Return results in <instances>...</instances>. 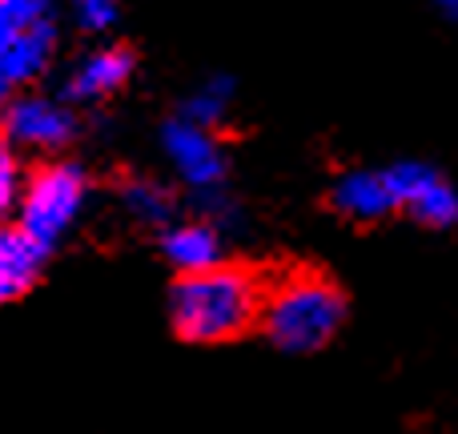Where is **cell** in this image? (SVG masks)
I'll list each match as a JSON object with an SVG mask.
<instances>
[{
	"label": "cell",
	"mask_w": 458,
	"mask_h": 434,
	"mask_svg": "<svg viewBox=\"0 0 458 434\" xmlns=\"http://www.w3.org/2000/svg\"><path fill=\"white\" fill-rule=\"evenodd\" d=\"M161 253L177 274H201V269L222 266V234L214 229V221H185V226L165 229Z\"/></svg>",
	"instance_id": "obj_9"
},
{
	"label": "cell",
	"mask_w": 458,
	"mask_h": 434,
	"mask_svg": "<svg viewBox=\"0 0 458 434\" xmlns=\"http://www.w3.org/2000/svg\"><path fill=\"white\" fill-rule=\"evenodd\" d=\"M21 190H24L21 161H16V153H13V141H8L4 129H0V217H8L21 206Z\"/></svg>",
	"instance_id": "obj_15"
},
{
	"label": "cell",
	"mask_w": 458,
	"mask_h": 434,
	"mask_svg": "<svg viewBox=\"0 0 458 434\" xmlns=\"http://www.w3.org/2000/svg\"><path fill=\"white\" fill-rule=\"evenodd\" d=\"M161 149H165L174 174L190 185L198 198H214L225 185V153L214 141L206 125H193L190 117H177L161 129Z\"/></svg>",
	"instance_id": "obj_4"
},
{
	"label": "cell",
	"mask_w": 458,
	"mask_h": 434,
	"mask_svg": "<svg viewBox=\"0 0 458 434\" xmlns=\"http://www.w3.org/2000/svg\"><path fill=\"white\" fill-rule=\"evenodd\" d=\"M121 206L129 209V217L141 221V226H165V221L174 217V193H169L165 185L149 182V177H137V182H125Z\"/></svg>",
	"instance_id": "obj_12"
},
{
	"label": "cell",
	"mask_w": 458,
	"mask_h": 434,
	"mask_svg": "<svg viewBox=\"0 0 458 434\" xmlns=\"http://www.w3.org/2000/svg\"><path fill=\"white\" fill-rule=\"evenodd\" d=\"M77 16L85 29L105 32L113 21H117V4H113V0H77Z\"/></svg>",
	"instance_id": "obj_16"
},
{
	"label": "cell",
	"mask_w": 458,
	"mask_h": 434,
	"mask_svg": "<svg viewBox=\"0 0 458 434\" xmlns=\"http://www.w3.org/2000/svg\"><path fill=\"white\" fill-rule=\"evenodd\" d=\"M261 285L250 269L214 266L182 274L169 294V318L185 342H229L261 322Z\"/></svg>",
	"instance_id": "obj_1"
},
{
	"label": "cell",
	"mask_w": 458,
	"mask_h": 434,
	"mask_svg": "<svg viewBox=\"0 0 458 434\" xmlns=\"http://www.w3.org/2000/svg\"><path fill=\"white\" fill-rule=\"evenodd\" d=\"M45 245L32 242L21 226H0V277L16 282L21 290H29L37 277L40 261H45Z\"/></svg>",
	"instance_id": "obj_11"
},
{
	"label": "cell",
	"mask_w": 458,
	"mask_h": 434,
	"mask_svg": "<svg viewBox=\"0 0 458 434\" xmlns=\"http://www.w3.org/2000/svg\"><path fill=\"white\" fill-rule=\"evenodd\" d=\"M4 137L24 149H61L72 141L77 121L64 105L48 101V97H16L4 105Z\"/></svg>",
	"instance_id": "obj_6"
},
{
	"label": "cell",
	"mask_w": 458,
	"mask_h": 434,
	"mask_svg": "<svg viewBox=\"0 0 458 434\" xmlns=\"http://www.w3.org/2000/svg\"><path fill=\"white\" fill-rule=\"evenodd\" d=\"M435 4L443 8V16H446V21H454V24H458V0H435Z\"/></svg>",
	"instance_id": "obj_17"
},
{
	"label": "cell",
	"mask_w": 458,
	"mask_h": 434,
	"mask_svg": "<svg viewBox=\"0 0 458 434\" xmlns=\"http://www.w3.org/2000/svg\"><path fill=\"white\" fill-rule=\"evenodd\" d=\"M229 97H233V81H229V77H214V81H206V85H201L198 93H193V101L185 105V117H190L193 125L214 129L217 121L225 117Z\"/></svg>",
	"instance_id": "obj_14"
},
{
	"label": "cell",
	"mask_w": 458,
	"mask_h": 434,
	"mask_svg": "<svg viewBox=\"0 0 458 434\" xmlns=\"http://www.w3.org/2000/svg\"><path fill=\"white\" fill-rule=\"evenodd\" d=\"M346 322V298L334 282L314 274H293L261 306L266 338L285 354H314Z\"/></svg>",
	"instance_id": "obj_2"
},
{
	"label": "cell",
	"mask_w": 458,
	"mask_h": 434,
	"mask_svg": "<svg viewBox=\"0 0 458 434\" xmlns=\"http://www.w3.org/2000/svg\"><path fill=\"white\" fill-rule=\"evenodd\" d=\"M129 72H133L129 48H97L77 64L64 93H69V101H101V97H113L125 85Z\"/></svg>",
	"instance_id": "obj_10"
},
{
	"label": "cell",
	"mask_w": 458,
	"mask_h": 434,
	"mask_svg": "<svg viewBox=\"0 0 458 434\" xmlns=\"http://www.w3.org/2000/svg\"><path fill=\"white\" fill-rule=\"evenodd\" d=\"M53 45H56V29H53V21H45L0 53V109L13 101L16 89L29 85L32 77H40V72L48 69Z\"/></svg>",
	"instance_id": "obj_8"
},
{
	"label": "cell",
	"mask_w": 458,
	"mask_h": 434,
	"mask_svg": "<svg viewBox=\"0 0 458 434\" xmlns=\"http://www.w3.org/2000/svg\"><path fill=\"white\" fill-rule=\"evenodd\" d=\"M89 201V177L72 161H53V166L37 169L21 190V206H16V226L40 242L45 250H53L69 226L81 217Z\"/></svg>",
	"instance_id": "obj_3"
},
{
	"label": "cell",
	"mask_w": 458,
	"mask_h": 434,
	"mask_svg": "<svg viewBox=\"0 0 458 434\" xmlns=\"http://www.w3.org/2000/svg\"><path fill=\"white\" fill-rule=\"evenodd\" d=\"M330 206L350 221H378L394 214L398 201L386 182V169H354V174H342L334 182Z\"/></svg>",
	"instance_id": "obj_7"
},
{
	"label": "cell",
	"mask_w": 458,
	"mask_h": 434,
	"mask_svg": "<svg viewBox=\"0 0 458 434\" xmlns=\"http://www.w3.org/2000/svg\"><path fill=\"white\" fill-rule=\"evenodd\" d=\"M45 21H53L48 0H0V53Z\"/></svg>",
	"instance_id": "obj_13"
},
{
	"label": "cell",
	"mask_w": 458,
	"mask_h": 434,
	"mask_svg": "<svg viewBox=\"0 0 458 434\" xmlns=\"http://www.w3.org/2000/svg\"><path fill=\"white\" fill-rule=\"evenodd\" d=\"M386 182L394 190L398 209H406L414 221L422 226H458V193L451 190L446 177H438L430 166H419V161H398V166L386 169Z\"/></svg>",
	"instance_id": "obj_5"
}]
</instances>
